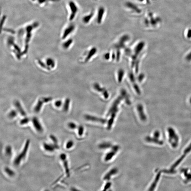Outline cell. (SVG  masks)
<instances>
[{
	"label": "cell",
	"instance_id": "6da1fadb",
	"mask_svg": "<svg viewBox=\"0 0 191 191\" xmlns=\"http://www.w3.org/2000/svg\"><path fill=\"white\" fill-rule=\"evenodd\" d=\"M30 144L29 139H27L25 141L22 150L14 158L13 163L15 166H19L25 161L28 153Z\"/></svg>",
	"mask_w": 191,
	"mask_h": 191
},
{
	"label": "cell",
	"instance_id": "7a4b0ae2",
	"mask_svg": "<svg viewBox=\"0 0 191 191\" xmlns=\"http://www.w3.org/2000/svg\"><path fill=\"white\" fill-rule=\"evenodd\" d=\"M59 158L61 162L62 163L65 174L67 176L69 177L70 175V170L67 156L65 153H62L59 155Z\"/></svg>",
	"mask_w": 191,
	"mask_h": 191
},
{
	"label": "cell",
	"instance_id": "3957f363",
	"mask_svg": "<svg viewBox=\"0 0 191 191\" xmlns=\"http://www.w3.org/2000/svg\"><path fill=\"white\" fill-rule=\"evenodd\" d=\"M169 134V141L172 147L176 148L178 146L179 137L173 128L169 127L168 129Z\"/></svg>",
	"mask_w": 191,
	"mask_h": 191
},
{
	"label": "cell",
	"instance_id": "277c9868",
	"mask_svg": "<svg viewBox=\"0 0 191 191\" xmlns=\"http://www.w3.org/2000/svg\"><path fill=\"white\" fill-rule=\"evenodd\" d=\"M33 127L34 130L39 134H42L44 131V129L41 122L37 117H34L31 120Z\"/></svg>",
	"mask_w": 191,
	"mask_h": 191
},
{
	"label": "cell",
	"instance_id": "5b68a950",
	"mask_svg": "<svg viewBox=\"0 0 191 191\" xmlns=\"http://www.w3.org/2000/svg\"><path fill=\"white\" fill-rule=\"evenodd\" d=\"M42 146L43 149L44 151L49 153H54L56 150L59 149L52 142H44L42 143Z\"/></svg>",
	"mask_w": 191,
	"mask_h": 191
},
{
	"label": "cell",
	"instance_id": "8992f818",
	"mask_svg": "<svg viewBox=\"0 0 191 191\" xmlns=\"http://www.w3.org/2000/svg\"><path fill=\"white\" fill-rule=\"evenodd\" d=\"M125 6L128 9L135 12L137 14H140L141 13V9H140L136 5L131 2H127L126 3Z\"/></svg>",
	"mask_w": 191,
	"mask_h": 191
},
{
	"label": "cell",
	"instance_id": "52a82bcc",
	"mask_svg": "<svg viewBox=\"0 0 191 191\" xmlns=\"http://www.w3.org/2000/svg\"><path fill=\"white\" fill-rule=\"evenodd\" d=\"M105 12V9L103 6H101L98 8L97 17V22L98 24H101Z\"/></svg>",
	"mask_w": 191,
	"mask_h": 191
},
{
	"label": "cell",
	"instance_id": "ba28073f",
	"mask_svg": "<svg viewBox=\"0 0 191 191\" xmlns=\"http://www.w3.org/2000/svg\"><path fill=\"white\" fill-rule=\"evenodd\" d=\"M85 117L86 120L92 121V122H99L102 124H105L107 122V120L106 119L98 118L95 116H91V115H86Z\"/></svg>",
	"mask_w": 191,
	"mask_h": 191
},
{
	"label": "cell",
	"instance_id": "9c48e42d",
	"mask_svg": "<svg viewBox=\"0 0 191 191\" xmlns=\"http://www.w3.org/2000/svg\"><path fill=\"white\" fill-rule=\"evenodd\" d=\"M4 153L6 157L11 158L13 155V147L10 145H7L4 148Z\"/></svg>",
	"mask_w": 191,
	"mask_h": 191
},
{
	"label": "cell",
	"instance_id": "30bf717a",
	"mask_svg": "<svg viewBox=\"0 0 191 191\" xmlns=\"http://www.w3.org/2000/svg\"><path fill=\"white\" fill-rule=\"evenodd\" d=\"M4 171L6 176L9 177H14L15 176L16 173L15 170L9 167H5L4 168Z\"/></svg>",
	"mask_w": 191,
	"mask_h": 191
},
{
	"label": "cell",
	"instance_id": "8fae6325",
	"mask_svg": "<svg viewBox=\"0 0 191 191\" xmlns=\"http://www.w3.org/2000/svg\"><path fill=\"white\" fill-rule=\"evenodd\" d=\"M118 172V169L116 168H112L104 176L103 179L106 180H109L112 176L117 174Z\"/></svg>",
	"mask_w": 191,
	"mask_h": 191
},
{
	"label": "cell",
	"instance_id": "7c38bea8",
	"mask_svg": "<svg viewBox=\"0 0 191 191\" xmlns=\"http://www.w3.org/2000/svg\"><path fill=\"white\" fill-rule=\"evenodd\" d=\"M137 110L138 112L140 118L143 121H146L147 117L143 110V108L142 105H139L137 107Z\"/></svg>",
	"mask_w": 191,
	"mask_h": 191
},
{
	"label": "cell",
	"instance_id": "4fadbf2b",
	"mask_svg": "<svg viewBox=\"0 0 191 191\" xmlns=\"http://www.w3.org/2000/svg\"><path fill=\"white\" fill-rule=\"evenodd\" d=\"M15 104L17 111L22 116H24V117L26 116V112L24 109L22 108V106H21V104L19 103V102L16 101L15 102Z\"/></svg>",
	"mask_w": 191,
	"mask_h": 191
},
{
	"label": "cell",
	"instance_id": "5bb4252c",
	"mask_svg": "<svg viewBox=\"0 0 191 191\" xmlns=\"http://www.w3.org/2000/svg\"><path fill=\"white\" fill-rule=\"evenodd\" d=\"M145 139L148 142L153 143L159 145H162L163 144V141L158 140V138H156L154 137V138H152L151 137L147 136L146 137Z\"/></svg>",
	"mask_w": 191,
	"mask_h": 191
},
{
	"label": "cell",
	"instance_id": "9a60e30c",
	"mask_svg": "<svg viewBox=\"0 0 191 191\" xmlns=\"http://www.w3.org/2000/svg\"><path fill=\"white\" fill-rule=\"evenodd\" d=\"M145 43L144 42H140L137 45L135 48V53L136 55L138 54L141 52L145 46Z\"/></svg>",
	"mask_w": 191,
	"mask_h": 191
},
{
	"label": "cell",
	"instance_id": "2e32d148",
	"mask_svg": "<svg viewBox=\"0 0 191 191\" xmlns=\"http://www.w3.org/2000/svg\"><path fill=\"white\" fill-rule=\"evenodd\" d=\"M49 138L51 140V142L59 148V140L57 137L54 135L51 134L49 136Z\"/></svg>",
	"mask_w": 191,
	"mask_h": 191
},
{
	"label": "cell",
	"instance_id": "e0dca14e",
	"mask_svg": "<svg viewBox=\"0 0 191 191\" xmlns=\"http://www.w3.org/2000/svg\"><path fill=\"white\" fill-rule=\"evenodd\" d=\"M117 110L113 112L111 117L110 119L109 120L108 122L107 127L108 130H110L112 128V126L114 121L115 118L116 113L117 112Z\"/></svg>",
	"mask_w": 191,
	"mask_h": 191
},
{
	"label": "cell",
	"instance_id": "ac0fdd59",
	"mask_svg": "<svg viewBox=\"0 0 191 191\" xmlns=\"http://www.w3.org/2000/svg\"><path fill=\"white\" fill-rule=\"evenodd\" d=\"M43 102H44V101L43 100V99L38 100V103L34 108V111L35 113H38L41 110Z\"/></svg>",
	"mask_w": 191,
	"mask_h": 191
},
{
	"label": "cell",
	"instance_id": "d6986e66",
	"mask_svg": "<svg viewBox=\"0 0 191 191\" xmlns=\"http://www.w3.org/2000/svg\"><path fill=\"white\" fill-rule=\"evenodd\" d=\"M117 152L112 149V150L110 152H109L106 155L105 159H104L105 161L106 162H108V161L111 160Z\"/></svg>",
	"mask_w": 191,
	"mask_h": 191
},
{
	"label": "cell",
	"instance_id": "ffe728a7",
	"mask_svg": "<svg viewBox=\"0 0 191 191\" xmlns=\"http://www.w3.org/2000/svg\"><path fill=\"white\" fill-rule=\"evenodd\" d=\"M161 173V172H159V173L157 174L154 181V182H153V183L152 184L151 187H150L149 190L153 191L154 190L155 188L156 187L157 182L159 181V178H160V175H161V173Z\"/></svg>",
	"mask_w": 191,
	"mask_h": 191
},
{
	"label": "cell",
	"instance_id": "44dd1931",
	"mask_svg": "<svg viewBox=\"0 0 191 191\" xmlns=\"http://www.w3.org/2000/svg\"><path fill=\"white\" fill-rule=\"evenodd\" d=\"M94 16V13L93 12L90 13V14L86 15L83 18V22L85 24H87L89 23L91 21V19L93 18V16Z\"/></svg>",
	"mask_w": 191,
	"mask_h": 191
},
{
	"label": "cell",
	"instance_id": "7402d4cb",
	"mask_svg": "<svg viewBox=\"0 0 191 191\" xmlns=\"http://www.w3.org/2000/svg\"><path fill=\"white\" fill-rule=\"evenodd\" d=\"M31 120V119H30L29 118L27 117L26 116H25L24 118H22L19 121V124L21 126H25L28 124Z\"/></svg>",
	"mask_w": 191,
	"mask_h": 191
},
{
	"label": "cell",
	"instance_id": "603a6c76",
	"mask_svg": "<svg viewBox=\"0 0 191 191\" xmlns=\"http://www.w3.org/2000/svg\"><path fill=\"white\" fill-rule=\"evenodd\" d=\"M70 4L71 7V9L72 12V15L71 17V18L72 19L74 17L76 13H77V11H78V8H77V6L75 5L74 3L71 2Z\"/></svg>",
	"mask_w": 191,
	"mask_h": 191
},
{
	"label": "cell",
	"instance_id": "cb8c5ba5",
	"mask_svg": "<svg viewBox=\"0 0 191 191\" xmlns=\"http://www.w3.org/2000/svg\"><path fill=\"white\" fill-rule=\"evenodd\" d=\"M112 147V145L111 143H110L109 142H104L102 143L99 145V148L100 149H107L110 148V147Z\"/></svg>",
	"mask_w": 191,
	"mask_h": 191
},
{
	"label": "cell",
	"instance_id": "d4e9b609",
	"mask_svg": "<svg viewBox=\"0 0 191 191\" xmlns=\"http://www.w3.org/2000/svg\"><path fill=\"white\" fill-rule=\"evenodd\" d=\"M74 146V142L72 140H68L65 144V148L67 150L72 148Z\"/></svg>",
	"mask_w": 191,
	"mask_h": 191
},
{
	"label": "cell",
	"instance_id": "484cf974",
	"mask_svg": "<svg viewBox=\"0 0 191 191\" xmlns=\"http://www.w3.org/2000/svg\"><path fill=\"white\" fill-rule=\"evenodd\" d=\"M129 39H130V37H129V35H127V34H125V35H124L121 37L119 43H120L121 45H123L124 43L128 41Z\"/></svg>",
	"mask_w": 191,
	"mask_h": 191
},
{
	"label": "cell",
	"instance_id": "4316f807",
	"mask_svg": "<svg viewBox=\"0 0 191 191\" xmlns=\"http://www.w3.org/2000/svg\"><path fill=\"white\" fill-rule=\"evenodd\" d=\"M150 18V23L153 26L156 25L158 22L161 21V18L159 17H157L155 18H154L153 17Z\"/></svg>",
	"mask_w": 191,
	"mask_h": 191
},
{
	"label": "cell",
	"instance_id": "83f0119b",
	"mask_svg": "<svg viewBox=\"0 0 191 191\" xmlns=\"http://www.w3.org/2000/svg\"><path fill=\"white\" fill-rule=\"evenodd\" d=\"M17 112L15 110H12L9 112L8 114V117L9 119H13L16 118L17 116Z\"/></svg>",
	"mask_w": 191,
	"mask_h": 191
},
{
	"label": "cell",
	"instance_id": "f1b7e54d",
	"mask_svg": "<svg viewBox=\"0 0 191 191\" xmlns=\"http://www.w3.org/2000/svg\"><path fill=\"white\" fill-rule=\"evenodd\" d=\"M68 128L71 130H74L76 129L78 127V125L73 122H69L67 124Z\"/></svg>",
	"mask_w": 191,
	"mask_h": 191
},
{
	"label": "cell",
	"instance_id": "f546056e",
	"mask_svg": "<svg viewBox=\"0 0 191 191\" xmlns=\"http://www.w3.org/2000/svg\"><path fill=\"white\" fill-rule=\"evenodd\" d=\"M185 155L184 154L183 156H182L179 159V160H178L177 161V162L172 166V167H171V169H174L175 167H176L180 163V162L182 161V160L184 159V157H185Z\"/></svg>",
	"mask_w": 191,
	"mask_h": 191
},
{
	"label": "cell",
	"instance_id": "4dcf8cb0",
	"mask_svg": "<svg viewBox=\"0 0 191 191\" xmlns=\"http://www.w3.org/2000/svg\"><path fill=\"white\" fill-rule=\"evenodd\" d=\"M69 102L70 100L68 99H66V101L65 102V103L63 106V110L64 111L67 112L69 108Z\"/></svg>",
	"mask_w": 191,
	"mask_h": 191
},
{
	"label": "cell",
	"instance_id": "1f68e13d",
	"mask_svg": "<svg viewBox=\"0 0 191 191\" xmlns=\"http://www.w3.org/2000/svg\"><path fill=\"white\" fill-rule=\"evenodd\" d=\"M78 135L80 136H83V134L84 132V128L83 126H78Z\"/></svg>",
	"mask_w": 191,
	"mask_h": 191
},
{
	"label": "cell",
	"instance_id": "d6a6232c",
	"mask_svg": "<svg viewBox=\"0 0 191 191\" xmlns=\"http://www.w3.org/2000/svg\"><path fill=\"white\" fill-rule=\"evenodd\" d=\"M46 63L47 65L49 66H51L52 67H54L55 66L54 61H53V59L51 58H48L46 60Z\"/></svg>",
	"mask_w": 191,
	"mask_h": 191
},
{
	"label": "cell",
	"instance_id": "836d02e7",
	"mask_svg": "<svg viewBox=\"0 0 191 191\" xmlns=\"http://www.w3.org/2000/svg\"><path fill=\"white\" fill-rule=\"evenodd\" d=\"M184 175L187 178V179L186 180L187 182L188 181H191V175L189 174H187V171H185V169H184Z\"/></svg>",
	"mask_w": 191,
	"mask_h": 191
},
{
	"label": "cell",
	"instance_id": "e575fe53",
	"mask_svg": "<svg viewBox=\"0 0 191 191\" xmlns=\"http://www.w3.org/2000/svg\"><path fill=\"white\" fill-rule=\"evenodd\" d=\"M112 183L111 182H108L105 185L104 187V189H103V191H106L110 188L111 186Z\"/></svg>",
	"mask_w": 191,
	"mask_h": 191
},
{
	"label": "cell",
	"instance_id": "d590c367",
	"mask_svg": "<svg viewBox=\"0 0 191 191\" xmlns=\"http://www.w3.org/2000/svg\"><path fill=\"white\" fill-rule=\"evenodd\" d=\"M190 151H191V143L189 146H188L187 148H186V149L184 150V154L186 155Z\"/></svg>",
	"mask_w": 191,
	"mask_h": 191
},
{
	"label": "cell",
	"instance_id": "8d00e7d4",
	"mask_svg": "<svg viewBox=\"0 0 191 191\" xmlns=\"http://www.w3.org/2000/svg\"><path fill=\"white\" fill-rule=\"evenodd\" d=\"M162 172L167 174H175L176 172L175 170H174V169H171V170H163Z\"/></svg>",
	"mask_w": 191,
	"mask_h": 191
},
{
	"label": "cell",
	"instance_id": "74e56055",
	"mask_svg": "<svg viewBox=\"0 0 191 191\" xmlns=\"http://www.w3.org/2000/svg\"><path fill=\"white\" fill-rule=\"evenodd\" d=\"M62 102L61 100H58V101H56L55 103V105L56 107H59L62 105Z\"/></svg>",
	"mask_w": 191,
	"mask_h": 191
},
{
	"label": "cell",
	"instance_id": "f35d334b",
	"mask_svg": "<svg viewBox=\"0 0 191 191\" xmlns=\"http://www.w3.org/2000/svg\"><path fill=\"white\" fill-rule=\"evenodd\" d=\"M160 136V132L159 131H156L154 133V137L156 138H158Z\"/></svg>",
	"mask_w": 191,
	"mask_h": 191
},
{
	"label": "cell",
	"instance_id": "ab89813d",
	"mask_svg": "<svg viewBox=\"0 0 191 191\" xmlns=\"http://www.w3.org/2000/svg\"><path fill=\"white\" fill-rule=\"evenodd\" d=\"M186 59L188 61H190L191 60V52H190L189 53L186 57Z\"/></svg>",
	"mask_w": 191,
	"mask_h": 191
},
{
	"label": "cell",
	"instance_id": "60d3db41",
	"mask_svg": "<svg viewBox=\"0 0 191 191\" xmlns=\"http://www.w3.org/2000/svg\"><path fill=\"white\" fill-rule=\"evenodd\" d=\"M187 37L188 38H191V28L188 30V33L187 34Z\"/></svg>",
	"mask_w": 191,
	"mask_h": 191
},
{
	"label": "cell",
	"instance_id": "b9f144b4",
	"mask_svg": "<svg viewBox=\"0 0 191 191\" xmlns=\"http://www.w3.org/2000/svg\"><path fill=\"white\" fill-rule=\"evenodd\" d=\"M144 23L147 26H148L150 24V21L147 18H146L144 19Z\"/></svg>",
	"mask_w": 191,
	"mask_h": 191
},
{
	"label": "cell",
	"instance_id": "7bdbcfd3",
	"mask_svg": "<svg viewBox=\"0 0 191 191\" xmlns=\"http://www.w3.org/2000/svg\"><path fill=\"white\" fill-rule=\"evenodd\" d=\"M138 1L140 2H143L144 1H146L147 2V3H150L149 0H138Z\"/></svg>",
	"mask_w": 191,
	"mask_h": 191
},
{
	"label": "cell",
	"instance_id": "ee69618b",
	"mask_svg": "<svg viewBox=\"0 0 191 191\" xmlns=\"http://www.w3.org/2000/svg\"><path fill=\"white\" fill-rule=\"evenodd\" d=\"M190 103H191V98L190 99Z\"/></svg>",
	"mask_w": 191,
	"mask_h": 191
}]
</instances>
